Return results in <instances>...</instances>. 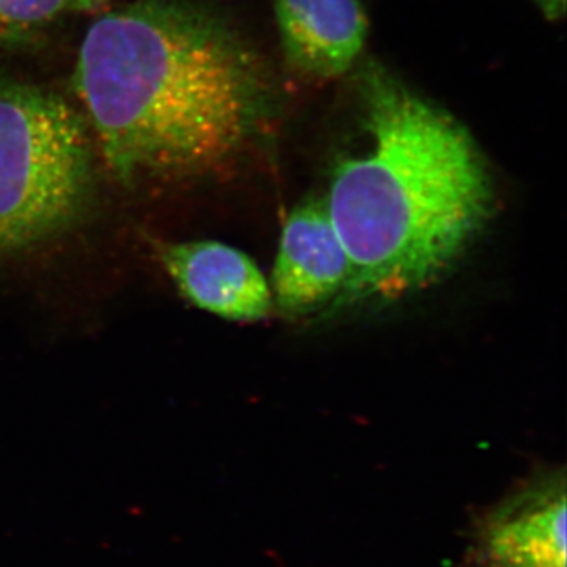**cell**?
Wrapping results in <instances>:
<instances>
[{"mask_svg": "<svg viewBox=\"0 0 567 567\" xmlns=\"http://www.w3.org/2000/svg\"><path fill=\"white\" fill-rule=\"evenodd\" d=\"M159 262L183 297L213 316L257 322L270 316V284L251 257L213 240L159 244Z\"/></svg>", "mask_w": 567, "mask_h": 567, "instance_id": "8992f818", "label": "cell"}, {"mask_svg": "<svg viewBox=\"0 0 567 567\" xmlns=\"http://www.w3.org/2000/svg\"><path fill=\"white\" fill-rule=\"evenodd\" d=\"M73 87L104 164L125 185L218 169L251 137L270 95L245 41L181 0H137L93 21Z\"/></svg>", "mask_w": 567, "mask_h": 567, "instance_id": "6da1fadb", "label": "cell"}, {"mask_svg": "<svg viewBox=\"0 0 567 567\" xmlns=\"http://www.w3.org/2000/svg\"><path fill=\"white\" fill-rule=\"evenodd\" d=\"M93 189L87 123L58 93L0 78V257L70 233Z\"/></svg>", "mask_w": 567, "mask_h": 567, "instance_id": "3957f363", "label": "cell"}, {"mask_svg": "<svg viewBox=\"0 0 567 567\" xmlns=\"http://www.w3.org/2000/svg\"><path fill=\"white\" fill-rule=\"evenodd\" d=\"M104 2V0H73L74 11L95 9L96 6Z\"/></svg>", "mask_w": 567, "mask_h": 567, "instance_id": "30bf717a", "label": "cell"}, {"mask_svg": "<svg viewBox=\"0 0 567 567\" xmlns=\"http://www.w3.org/2000/svg\"><path fill=\"white\" fill-rule=\"evenodd\" d=\"M548 21H559L566 13V0H532Z\"/></svg>", "mask_w": 567, "mask_h": 567, "instance_id": "9c48e42d", "label": "cell"}, {"mask_svg": "<svg viewBox=\"0 0 567 567\" xmlns=\"http://www.w3.org/2000/svg\"><path fill=\"white\" fill-rule=\"evenodd\" d=\"M358 89L368 145L336 163L323 199L352 262L344 303L395 300L439 281L495 204L483 153L453 115L379 66Z\"/></svg>", "mask_w": 567, "mask_h": 567, "instance_id": "7a4b0ae2", "label": "cell"}, {"mask_svg": "<svg viewBox=\"0 0 567 567\" xmlns=\"http://www.w3.org/2000/svg\"><path fill=\"white\" fill-rule=\"evenodd\" d=\"M473 567H566L565 472L529 481L477 522Z\"/></svg>", "mask_w": 567, "mask_h": 567, "instance_id": "277c9868", "label": "cell"}, {"mask_svg": "<svg viewBox=\"0 0 567 567\" xmlns=\"http://www.w3.org/2000/svg\"><path fill=\"white\" fill-rule=\"evenodd\" d=\"M73 0H0V41L28 35L65 13Z\"/></svg>", "mask_w": 567, "mask_h": 567, "instance_id": "ba28073f", "label": "cell"}, {"mask_svg": "<svg viewBox=\"0 0 567 567\" xmlns=\"http://www.w3.org/2000/svg\"><path fill=\"white\" fill-rule=\"evenodd\" d=\"M352 262L323 200H309L290 213L279 240L271 276L274 303L286 315H308L341 300Z\"/></svg>", "mask_w": 567, "mask_h": 567, "instance_id": "5b68a950", "label": "cell"}, {"mask_svg": "<svg viewBox=\"0 0 567 567\" xmlns=\"http://www.w3.org/2000/svg\"><path fill=\"white\" fill-rule=\"evenodd\" d=\"M284 54L317 80L347 73L363 52L368 18L360 0H274Z\"/></svg>", "mask_w": 567, "mask_h": 567, "instance_id": "52a82bcc", "label": "cell"}]
</instances>
